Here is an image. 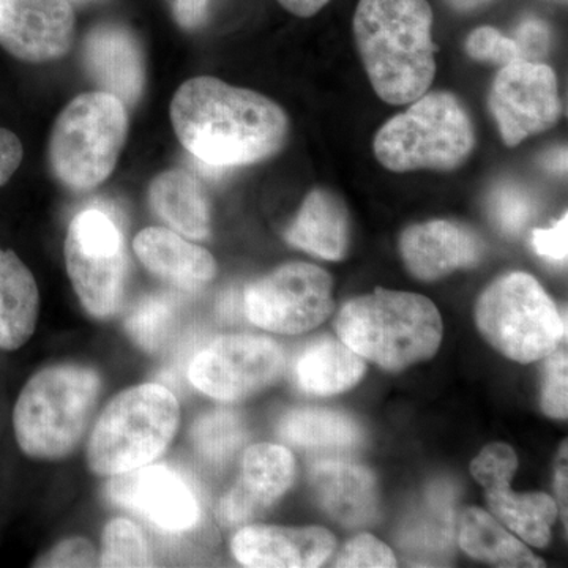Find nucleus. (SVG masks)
Segmentation results:
<instances>
[{
    "mask_svg": "<svg viewBox=\"0 0 568 568\" xmlns=\"http://www.w3.org/2000/svg\"><path fill=\"white\" fill-rule=\"evenodd\" d=\"M534 248L541 257L555 263H566L568 252V216L564 213L555 226L549 230L534 231Z\"/></svg>",
    "mask_w": 568,
    "mask_h": 568,
    "instance_id": "nucleus-37",
    "label": "nucleus"
},
{
    "mask_svg": "<svg viewBox=\"0 0 568 568\" xmlns=\"http://www.w3.org/2000/svg\"><path fill=\"white\" fill-rule=\"evenodd\" d=\"M335 547L327 529L282 526H245L231 541L237 562L252 568L321 567Z\"/></svg>",
    "mask_w": 568,
    "mask_h": 568,
    "instance_id": "nucleus-18",
    "label": "nucleus"
},
{
    "mask_svg": "<svg viewBox=\"0 0 568 568\" xmlns=\"http://www.w3.org/2000/svg\"><path fill=\"white\" fill-rule=\"evenodd\" d=\"M39 284L11 250L0 248V349L17 351L36 334Z\"/></svg>",
    "mask_w": 568,
    "mask_h": 568,
    "instance_id": "nucleus-24",
    "label": "nucleus"
},
{
    "mask_svg": "<svg viewBox=\"0 0 568 568\" xmlns=\"http://www.w3.org/2000/svg\"><path fill=\"white\" fill-rule=\"evenodd\" d=\"M448 6L454 7L455 10L470 11L480 9V7L491 3L493 0H446Z\"/></svg>",
    "mask_w": 568,
    "mask_h": 568,
    "instance_id": "nucleus-43",
    "label": "nucleus"
},
{
    "mask_svg": "<svg viewBox=\"0 0 568 568\" xmlns=\"http://www.w3.org/2000/svg\"><path fill=\"white\" fill-rule=\"evenodd\" d=\"M395 566L396 558L392 549L368 534H362L347 541L335 560V567L390 568Z\"/></svg>",
    "mask_w": 568,
    "mask_h": 568,
    "instance_id": "nucleus-34",
    "label": "nucleus"
},
{
    "mask_svg": "<svg viewBox=\"0 0 568 568\" xmlns=\"http://www.w3.org/2000/svg\"><path fill=\"white\" fill-rule=\"evenodd\" d=\"M82 61L93 82L125 106L140 102L145 84L140 40L121 24H100L88 33Z\"/></svg>",
    "mask_w": 568,
    "mask_h": 568,
    "instance_id": "nucleus-19",
    "label": "nucleus"
},
{
    "mask_svg": "<svg viewBox=\"0 0 568 568\" xmlns=\"http://www.w3.org/2000/svg\"><path fill=\"white\" fill-rule=\"evenodd\" d=\"M489 108L510 148L551 129L562 110L555 71L541 62L504 65L489 93Z\"/></svg>",
    "mask_w": 568,
    "mask_h": 568,
    "instance_id": "nucleus-12",
    "label": "nucleus"
},
{
    "mask_svg": "<svg viewBox=\"0 0 568 568\" xmlns=\"http://www.w3.org/2000/svg\"><path fill=\"white\" fill-rule=\"evenodd\" d=\"M334 282L317 265L284 264L245 290L250 321L272 334L298 335L313 331L334 312Z\"/></svg>",
    "mask_w": 568,
    "mask_h": 568,
    "instance_id": "nucleus-10",
    "label": "nucleus"
},
{
    "mask_svg": "<svg viewBox=\"0 0 568 568\" xmlns=\"http://www.w3.org/2000/svg\"><path fill=\"white\" fill-rule=\"evenodd\" d=\"M126 134L129 114L121 100L103 91L78 95L52 126V174L77 192L95 189L114 171Z\"/></svg>",
    "mask_w": 568,
    "mask_h": 568,
    "instance_id": "nucleus-7",
    "label": "nucleus"
},
{
    "mask_svg": "<svg viewBox=\"0 0 568 568\" xmlns=\"http://www.w3.org/2000/svg\"><path fill=\"white\" fill-rule=\"evenodd\" d=\"M67 274L82 308L99 321L121 310L129 260L118 223L102 209H85L71 220L65 237Z\"/></svg>",
    "mask_w": 568,
    "mask_h": 568,
    "instance_id": "nucleus-9",
    "label": "nucleus"
},
{
    "mask_svg": "<svg viewBox=\"0 0 568 568\" xmlns=\"http://www.w3.org/2000/svg\"><path fill=\"white\" fill-rule=\"evenodd\" d=\"M282 346L267 336L224 335L194 355L189 379L216 402L235 403L264 390L283 375Z\"/></svg>",
    "mask_w": 568,
    "mask_h": 568,
    "instance_id": "nucleus-11",
    "label": "nucleus"
},
{
    "mask_svg": "<svg viewBox=\"0 0 568 568\" xmlns=\"http://www.w3.org/2000/svg\"><path fill=\"white\" fill-rule=\"evenodd\" d=\"M190 436L200 457L212 465H223L244 446L246 428L239 414L215 409L196 418Z\"/></svg>",
    "mask_w": 568,
    "mask_h": 568,
    "instance_id": "nucleus-28",
    "label": "nucleus"
},
{
    "mask_svg": "<svg viewBox=\"0 0 568 568\" xmlns=\"http://www.w3.org/2000/svg\"><path fill=\"white\" fill-rule=\"evenodd\" d=\"M433 11L426 0H361L354 33L369 82L381 100L409 104L436 74Z\"/></svg>",
    "mask_w": 568,
    "mask_h": 568,
    "instance_id": "nucleus-2",
    "label": "nucleus"
},
{
    "mask_svg": "<svg viewBox=\"0 0 568 568\" xmlns=\"http://www.w3.org/2000/svg\"><path fill=\"white\" fill-rule=\"evenodd\" d=\"M24 149L20 138L10 130L0 129V186L13 178L22 162Z\"/></svg>",
    "mask_w": 568,
    "mask_h": 568,
    "instance_id": "nucleus-38",
    "label": "nucleus"
},
{
    "mask_svg": "<svg viewBox=\"0 0 568 568\" xmlns=\"http://www.w3.org/2000/svg\"><path fill=\"white\" fill-rule=\"evenodd\" d=\"M458 544L470 558L499 567H544V560L510 532L493 515L466 508L459 518Z\"/></svg>",
    "mask_w": 568,
    "mask_h": 568,
    "instance_id": "nucleus-26",
    "label": "nucleus"
},
{
    "mask_svg": "<svg viewBox=\"0 0 568 568\" xmlns=\"http://www.w3.org/2000/svg\"><path fill=\"white\" fill-rule=\"evenodd\" d=\"M467 54L476 61L495 62L500 65L521 61V54L514 39H508L495 28H478L466 41Z\"/></svg>",
    "mask_w": 568,
    "mask_h": 568,
    "instance_id": "nucleus-33",
    "label": "nucleus"
},
{
    "mask_svg": "<svg viewBox=\"0 0 568 568\" xmlns=\"http://www.w3.org/2000/svg\"><path fill=\"white\" fill-rule=\"evenodd\" d=\"M545 362L541 409L548 417L566 420L568 416V362L562 347L552 351Z\"/></svg>",
    "mask_w": 568,
    "mask_h": 568,
    "instance_id": "nucleus-32",
    "label": "nucleus"
},
{
    "mask_svg": "<svg viewBox=\"0 0 568 568\" xmlns=\"http://www.w3.org/2000/svg\"><path fill=\"white\" fill-rule=\"evenodd\" d=\"M365 372L364 358L342 339L323 338L298 355L294 377L306 394L328 396L357 386Z\"/></svg>",
    "mask_w": 568,
    "mask_h": 568,
    "instance_id": "nucleus-25",
    "label": "nucleus"
},
{
    "mask_svg": "<svg viewBox=\"0 0 568 568\" xmlns=\"http://www.w3.org/2000/svg\"><path fill=\"white\" fill-rule=\"evenodd\" d=\"M73 39L70 0H0V44L20 61L61 59Z\"/></svg>",
    "mask_w": 568,
    "mask_h": 568,
    "instance_id": "nucleus-15",
    "label": "nucleus"
},
{
    "mask_svg": "<svg viewBox=\"0 0 568 568\" xmlns=\"http://www.w3.org/2000/svg\"><path fill=\"white\" fill-rule=\"evenodd\" d=\"M286 241L295 248L323 260H343L349 244V220L345 204L327 190H313L305 197L293 224L287 227Z\"/></svg>",
    "mask_w": 568,
    "mask_h": 568,
    "instance_id": "nucleus-23",
    "label": "nucleus"
},
{
    "mask_svg": "<svg viewBox=\"0 0 568 568\" xmlns=\"http://www.w3.org/2000/svg\"><path fill=\"white\" fill-rule=\"evenodd\" d=\"M106 496L115 506L133 511L164 532H185L197 525L200 503L190 485L173 469L145 465L112 476Z\"/></svg>",
    "mask_w": 568,
    "mask_h": 568,
    "instance_id": "nucleus-14",
    "label": "nucleus"
},
{
    "mask_svg": "<svg viewBox=\"0 0 568 568\" xmlns=\"http://www.w3.org/2000/svg\"><path fill=\"white\" fill-rule=\"evenodd\" d=\"M478 331L518 364H532L558 349L567 321L532 275L511 272L489 284L476 305Z\"/></svg>",
    "mask_w": 568,
    "mask_h": 568,
    "instance_id": "nucleus-8",
    "label": "nucleus"
},
{
    "mask_svg": "<svg viewBox=\"0 0 568 568\" xmlns=\"http://www.w3.org/2000/svg\"><path fill=\"white\" fill-rule=\"evenodd\" d=\"M133 252L152 275L185 293H197L216 275L215 257L170 227H145L134 237Z\"/></svg>",
    "mask_w": 568,
    "mask_h": 568,
    "instance_id": "nucleus-20",
    "label": "nucleus"
},
{
    "mask_svg": "<svg viewBox=\"0 0 568 568\" xmlns=\"http://www.w3.org/2000/svg\"><path fill=\"white\" fill-rule=\"evenodd\" d=\"M295 474V459L286 447L264 443L246 448L237 481L220 500L216 517L231 528L248 525L290 491Z\"/></svg>",
    "mask_w": 568,
    "mask_h": 568,
    "instance_id": "nucleus-16",
    "label": "nucleus"
},
{
    "mask_svg": "<svg viewBox=\"0 0 568 568\" xmlns=\"http://www.w3.org/2000/svg\"><path fill=\"white\" fill-rule=\"evenodd\" d=\"M170 114L183 148L215 178L231 168L271 159L282 151L290 132L278 104L212 77L183 82Z\"/></svg>",
    "mask_w": 568,
    "mask_h": 568,
    "instance_id": "nucleus-1",
    "label": "nucleus"
},
{
    "mask_svg": "<svg viewBox=\"0 0 568 568\" xmlns=\"http://www.w3.org/2000/svg\"><path fill=\"white\" fill-rule=\"evenodd\" d=\"M36 567H95L99 551L85 537H71L59 541L47 555L33 564Z\"/></svg>",
    "mask_w": 568,
    "mask_h": 568,
    "instance_id": "nucleus-35",
    "label": "nucleus"
},
{
    "mask_svg": "<svg viewBox=\"0 0 568 568\" xmlns=\"http://www.w3.org/2000/svg\"><path fill=\"white\" fill-rule=\"evenodd\" d=\"M335 328L354 353L387 372L429 361L443 342V320L429 298L381 287L347 302Z\"/></svg>",
    "mask_w": 568,
    "mask_h": 568,
    "instance_id": "nucleus-4",
    "label": "nucleus"
},
{
    "mask_svg": "<svg viewBox=\"0 0 568 568\" xmlns=\"http://www.w3.org/2000/svg\"><path fill=\"white\" fill-rule=\"evenodd\" d=\"M103 390L100 373L81 364L40 369L22 387L13 409V432L22 454L59 462L80 446Z\"/></svg>",
    "mask_w": 568,
    "mask_h": 568,
    "instance_id": "nucleus-3",
    "label": "nucleus"
},
{
    "mask_svg": "<svg viewBox=\"0 0 568 568\" xmlns=\"http://www.w3.org/2000/svg\"><path fill=\"white\" fill-rule=\"evenodd\" d=\"M567 443L560 447L558 463H556V493H558L560 510L564 521L567 523Z\"/></svg>",
    "mask_w": 568,
    "mask_h": 568,
    "instance_id": "nucleus-40",
    "label": "nucleus"
},
{
    "mask_svg": "<svg viewBox=\"0 0 568 568\" xmlns=\"http://www.w3.org/2000/svg\"><path fill=\"white\" fill-rule=\"evenodd\" d=\"M310 480L320 506L339 525L358 528L375 521L377 488L372 470L342 459H324L313 465Z\"/></svg>",
    "mask_w": 568,
    "mask_h": 568,
    "instance_id": "nucleus-21",
    "label": "nucleus"
},
{
    "mask_svg": "<svg viewBox=\"0 0 568 568\" xmlns=\"http://www.w3.org/2000/svg\"><path fill=\"white\" fill-rule=\"evenodd\" d=\"M476 145L465 106L448 92L424 93L377 132L375 155L394 173L457 170Z\"/></svg>",
    "mask_w": 568,
    "mask_h": 568,
    "instance_id": "nucleus-6",
    "label": "nucleus"
},
{
    "mask_svg": "<svg viewBox=\"0 0 568 568\" xmlns=\"http://www.w3.org/2000/svg\"><path fill=\"white\" fill-rule=\"evenodd\" d=\"M407 271L422 282H436L459 268L474 267L485 254L480 235L462 223L435 220L407 227L399 239Z\"/></svg>",
    "mask_w": 568,
    "mask_h": 568,
    "instance_id": "nucleus-17",
    "label": "nucleus"
},
{
    "mask_svg": "<svg viewBox=\"0 0 568 568\" xmlns=\"http://www.w3.org/2000/svg\"><path fill=\"white\" fill-rule=\"evenodd\" d=\"M175 321V302L171 295L142 297L125 320V331L141 349L155 353L170 335Z\"/></svg>",
    "mask_w": 568,
    "mask_h": 568,
    "instance_id": "nucleus-29",
    "label": "nucleus"
},
{
    "mask_svg": "<svg viewBox=\"0 0 568 568\" xmlns=\"http://www.w3.org/2000/svg\"><path fill=\"white\" fill-rule=\"evenodd\" d=\"M493 222L506 234H519L536 213L532 196L517 183H500L488 197Z\"/></svg>",
    "mask_w": 568,
    "mask_h": 568,
    "instance_id": "nucleus-31",
    "label": "nucleus"
},
{
    "mask_svg": "<svg viewBox=\"0 0 568 568\" xmlns=\"http://www.w3.org/2000/svg\"><path fill=\"white\" fill-rule=\"evenodd\" d=\"M74 2H88V0H74Z\"/></svg>",
    "mask_w": 568,
    "mask_h": 568,
    "instance_id": "nucleus-44",
    "label": "nucleus"
},
{
    "mask_svg": "<svg viewBox=\"0 0 568 568\" xmlns=\"http://www.w3.org/2000/svg\"><path fill=\"white\" fill-rule=\"evenodd\" d=\"M175 22L186 31L200 28L205 21L212 0H168Z\"/></svg>",
    "mask_w": 568,
    "mask_h": 568,
    "instance_id": "nucleus-39",
    "label": "nucleus"
},
{
    "mask_svg": "<svg viewBox=\"0 0 568 568\" xmlns=\"http://www.w3.org/2000/svg\"><path fill=\"white\" fill-rule=\"evenodd\" d=\"M278 435L291 446L308 450H345L357 447L362 429L357 422L338 410L298 407L284 414Z\"/></svg>",
    "mask_w": 568,
    "mask_h": 568,
    "instance_id": "nucleus-27",
    "label": "nucleus"
},
{
    "mask_svg": "<svg viewBox=\"0 0 568 568\" xmlns=\"http://www.w3.org/2000/svg\"><path fill=\"white\" fill-rule=\"evenodd\" d=\"M518 467L517 454L507 444H489L474 459L470 473L485 489L495 518L532 547L545 548L551 540V526L558 517V504L544 493L510 491Z\"/></svg>",
    "mask_w": 568,
    "mask_h": 568,
    "instance_id": "nucleus-13",
    "label": "nucleus"
},
{
    "mask_svg": "<svg viewBox=\"0 0 568 568\" xmlns=\"http://www.w3.org/2000/svg\"><path fill=\"white\" fill-rule=\"evenodd\" d=\"M99 566L152 567L151 547L140 526L126 518H114L108 521L103 529Z\"/></svg>",
    "mask_w": 568,
    "mask_h": 568,
    "instance_id": "nucleus-30",
    "label": "nucleus"
},
{
    "mask_svg": "<svg viewBox=\"0 0 568 568\" xmlns=\"http://www.w3.org/2000/svg\"><path fill=\"white\" fill-rule=\"evenodd\" d=\"M181 406L170 388L148 383L108 403L89 435L85 462L95 476L112 477L151 465L171 446Z\"/></svg>",
    "mask_w": 568,
    "mask_h": 568,
    "instance_id": "nucleus-5",
    "label": "nucleus"
},
{
    "mask_svg": "<svg viewBox=\"0 0 568 568\" xmlns=\"http://www.w3.org/2000/svg\"><path fill=\"white\" fill-rule=\"evenodd\" d=\"M514 40L521 54V61L540 62L548 54L549 29L544 21L536 18L523 21Z\"/></svg>",
    "mask_w": 568,
    "mask_h": 568,
    "instance_id": "nucleus-36",
    "label": "nucleus"
},
{
    "mask_svg": "<svg viewBox=\"0 0 568 568\" xmlns=\"http://www.w3.org/2000/svg\"><path fill=\"white\" fill-rule=\"evenodd\" d=\"M280 3L297 17L308 18L327 6L331 0H278Z\"/></svg>",
    "mask_w": 568,
    "mask_h": 568,
    "instance_id": "nucleus-41",
    "label": "nucleus"
},
{
    "mask_svg": "<svg viewBox=\"0 0 568 568\" xmlns=\"http://www.w3.org/2000/svg\"><path fill=\"white\" fill-rule=\"evenodd\" d=\"M149 204L162 222L186 239L204 241L211 234V205L204 186L185 170L156 175L149 186Z\"/></svg>",
    "mask_w": 568,
    "mask_h": 568,
    "instance_id": "nucleus-22",
    "label": "nucleus"
},
{
    "mask_svg": "<svg viewBox=\"0 0 568 568\" xmlns=\"http://www.w3.org/2000/svg\"><path fill=\"white\" fill-rule=\"evenodd\" d=\"M545 166L552 173L566 174L567 173V151L564 149H556V151L547 153L545 156Z\"/></svg>",
    "mask_w": 568,
    "mask_h": 568,
    "instance_id": "nucleus-42",
    "label": "nucleus"
}]
</instances>
